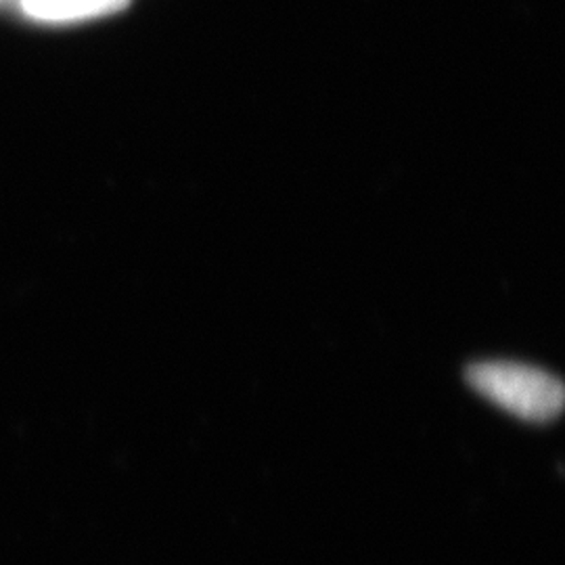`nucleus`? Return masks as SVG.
Masks as SVG:
<instances>
[{
	"mask_svg": "<svg viewBox=\"0 0 565 565\" xmlns=\"http://www.w3.org/2000/svg\"><path fill=\"white\" fill-rule=\"evenodd\" d=\"M465 380L482 398L522 422L548 424L564 408L562 380L532 364L482 361L467 366Z\"/></svg>",
	"mask_w": 565,
	"mask_h": 565,
	"instance_id": "nucleus-1",
	"label": "nucleus"
},
{
	"mask_svg": "<svg viewBox=\"0 0 565 565\" xmlns=\"http://www.w3.org/2000/svg\"><path fill=\"white\" fill-rule=\"evenodd\" d=\"M25 20L63 25L111 15L128 4V0H15Z\"/></svg>",
	"mask_w": 565,
	"mask_h": 565,
	"instance_id": "nucleus-2",
	"label": "nucleus"
}]
</instances>
